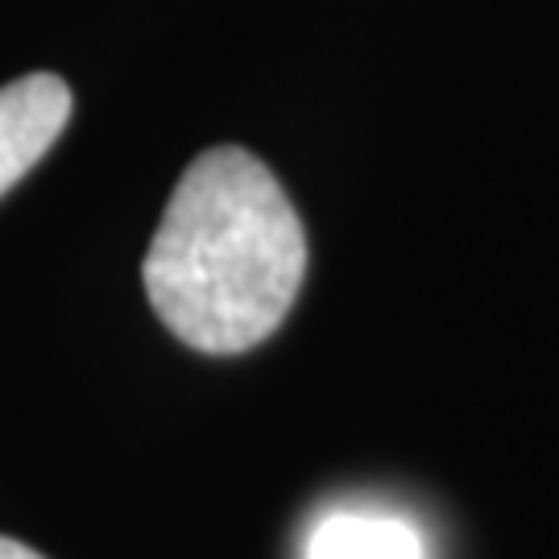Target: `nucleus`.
<instances>
[{"instance_id": "1", "label": "nucleus", "mask_w": 559, "mask_h": 559, "mask_svg": "<svg viewBox=\"0 0 559 559\" xmlns=\"http://www.w3.org/2000/svg\"><path fill=\"white\" fill-rule=\"evenodd\" d=\"M307 274V233L274 170L216 145L182 170L145 253L158 320L212 357L249 353L290 316Z\"/></svg>"}, {"instance_id": "2", "label": "nucleus", "mask_w": 559, "mask_h": 559, "mask_svg": "<svg viewBox=\"0 0 559 559\" xmlns=\"http://www.w3.org/2000/svg\"><path fill=\"white\" fill-rule=\"evenodd\" d=\"M71 87L50 71L0 87V195H9L50 154L71 120Z\"/></svg>"}, {"instance_id": "3", "label": "nucleus", "mask_w": 559, "mask_h": 559, "mask_svg": "<svg viewBox=\"0 0 559 559\" xmlns=\"http://www.w3.org/2000/svg\"><path fill=\"white\" fill-rule=\"evenodd\" d=\"M302 559H423V539L406 519L344 510L311 531Z\"/></svg>"}, {"instance_id": "4", "label": "nucleus", "mask_w": 559, "mask_h": 559, "mask_svg": "<svg viewBox=\"0 0 559 559\" xmlns=\"http://www.w3.org/2000/svg\"><path fill=\"white\" fill-rule=\"evenodd\" d=\"M0 559H46V556H38V551H34V547H25V543L4 539V535H0Z\"/></svg>"}]
</instances>
